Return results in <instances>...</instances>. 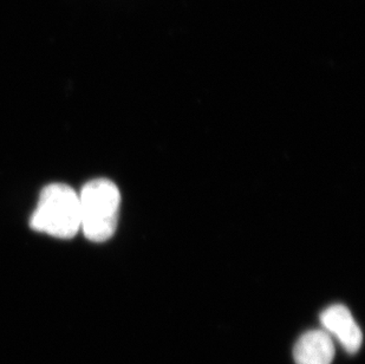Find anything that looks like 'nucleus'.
I'll use <instances>...</instances> for the list:
<instances>
[{
	"label": "nucleus",
	"mask_w": 365,
	"mask_h": 364,
	"mask_svg": "<svg viewBox=\"0 0 365 364\" xmlns=\"http://www.w3.org/2000/svg\"><path fill=\"white\" fill-rule=\"evenodd\" d=\"M32 230L70 239L81 230L80 196L70 186L52 183L41 191L30 219Z\"/></svg>",
	"instance_id": "f257e3e1"
},
{
	"label": "nucleus",
	"mask_w": 365,
	"mask_h": 364,
	"mask_svg": "<svg viewBox=\"0 0 365 364\" xmlns=\"http://www.w3.org/2000/svg\"><path fill=\"white\" fill-rule=\"evenodd\" d=\"M80 196L81 230L89 241L103 243L118 228L121 194L107 179H96L83 187Z\"/></svg>",
	"instance_id": "f03ea898"
},
{
	"label": "nucleus",
	"mask_w": 365,
	"mask_h": 364,
	"mask_svg": "<svg viewBox=\"0 0 365 364\" xmlns=\"http://www.w3.org/2000/svg\"><path fill=\"white\" fill-rule=\"evenodd\" d=\"M321 323L331 337H336L344 350L355 354L363 343V333L346 306L336 304L324 310Z\"/></svg>",
	"instance_id": "7ed1b4c3"
},
{
	"label": "nucleus",
	"mask_w": 365,
	"mask_h": 364,
	"mask_svg": "<svg viewBox=\"0 0 365 364\" xmlns=\"http://www.w3.org/2000/svg\"><path fill=\"white\" fill-rule=\"evenodd\" d=\"M296 364H331L334 358L332 337L325 330H311L300 336L293 349Z\"/></svg>",
	"instance_id": "20e7f679"
}]
</instances>
